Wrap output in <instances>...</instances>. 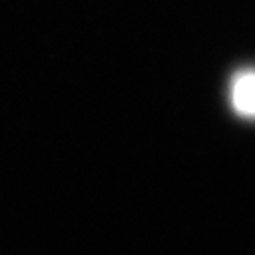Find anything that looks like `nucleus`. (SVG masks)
<instances>
[{
	"label": "nucleus",
	"mask_w": 255,
	"mask_h": 255,
	"mask_svg": "<svg viewBox=\"0 0 255 255\" xmlns=\"http://www.w3.org/2000/svg\"><path fill=\"white\" fill-rule=\"evenodd\" d=\"M229 103L239 117L255 119V69H241L229 83Z\"/></svg>",
	"instance_id": "1"
}]
</instances>
